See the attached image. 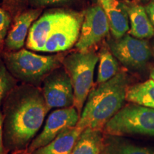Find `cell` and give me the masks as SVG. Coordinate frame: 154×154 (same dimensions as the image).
I'll use <instances>...</instances> for the list:
<instances>
[{"label":"cell","mask_w":154,"mask_h":154,"mask_svg":"<svg viewBox=\"0 0 154 154\" xmlns=\"http://www.w3.org/2000/svg\"><path fill=\"white\" fill-rule=\"evenodd\" d=\"M128 87V76L120 72L91 90L76 126L101 131L124 106Z\"/></svg>","instance_id":"obj_3"},{"label":"cell","mask_w":154,"mask_h":154,"mask_svg":"<svg viewBox=\"0 0 154 154\" xmlns=\"http://www.w3.org/2000/svg\"><path fill=\"white\" fill-rule=\"evenodd\" d=\"M79 119L80 114L74 106L54 111L48 116L42 131L29 146V153L49 143L64 131L76 126Z\"/></svg>","instance_id":"obj_10"},{"label":"cell","mask_w":154,"mask_h":154,"mask_svg":"<svg viewBox=\"0 0 154 154\" xmlns=\"http://www.w3.org/2000/svg\"><path fill=\"white\" fill-rule=\"evenodd\" d=\"M103 139L101 130L84 128L71 154H100Z\"/></svg>","instance_id":"obj_15"},{"label":"cell","mask_w":154,"mask_h":154,"mask_svg":"<svg viewBox=\"0 0 154 154\" xmlns=\"http://www.w3.org/2000/svg\"><path fill=\"white\" fill-rule=\"evenodd\" d=\"M82 131V128L78 126L69 128L49 143L35 150L31 154H71Z\"/></svg>","instance_id":"obj_14"},{"label":"cell","mask_w":154,"mask_h":154,"mask_svg":"<svg viewBox=\"0 0 154 154\" xmlns=\"http://www.w3.org/2000/svg\"><path fill=\"white\" fill-rule=\"evenodd\" d=\"M109 47L117 60L126 68L133 70L143 68L151 57L149 43L129 34L119 39L110 40Z\"/></svg>","instance_id":"obj_7"},{"label":"cell","mask_w":154,"mask_h":154,"mask_svg":"<svg viewBox=\"0 0 154 154\" xmlns=\"http://www.w3.org/2000/svg\"><path fill=\"white\" fill-rule=\"evenodd\" d=\"M150 76H151V79L154 81V68H153L151 70V72H150Z\"/></svg>","instance_id":"obj_26"},{"label":"cell","mask_w":154,"mask_h":154,"mask_svg":"<svg viewBox=\"0 0 154 154\" xmlns=\"http://www.w3.org/2000/svg\"><path fill=\"white\" fill-rule=\"evenodd\" d=\"M146 11L149 17L152 25L154 26V0H151L146 7Z\"/></svg>","instance_id":"obj_24"},{"label":"cell","mask_w":154,"mask_h":154,"mask_svg":"<svg viewBox=\"0 0 154 154\" xmlns=\"http://www.w3.org/2000/svg\"><path fill=\"white\" fill-rule=\"evenodd\" d=\"M100 2L101 7L105 11L116 7L119 4L117 0H100Z\"/></svg>","instance_id":"obj_25"},{"label":"cell","mask_w":154,"mask_h":154,"mask_svg":"<svg viewBox=\"0 0 154 154\" xmlns=\"http://www.w3.org/2000/svg\"><path fill=\"white\" fill-rule=\"evenodd\" d=\"M109 20L111 32L116 39L126 35L129 29L128 13L122 3L119 2L116 7L105 11Z\"/></svg>","instance_id":"obj_17"},{"label":"cell","mask_w":154,"mask_h":154,"mask_svg":"<svg viewBox=\"0 0 154 154\" xmlns=\"http://www.w3.org/2000/svg\"><path fill=\"white\" fill-rule=\"evenodd\" d=\"M43 9H26L14 19V24L9 31L5 46L9 51L20 50L24 47L33 23L41 16Z\"/></svg>","instance_id":"obj_11"},{"label":"cell","mask_w":154,"mask_h":154,"mask_svg":"<svg viewBox=\"0 0 154 154\" xmlns=\"http://www.w3.org/2000/svg\"><path fill=\"white\" fill-rule=\"evenodd\" d=\"M81 1L82 0H29V5L32 8L37 9H43L46 7L71 9L77 7Z\"/></svg>","instance_id":"obj_20"},{"label":"cell","mask_w":154,"mask_h":154,"mask_svg":"<svg viewBox=\"0 0 154 154\" xmlns=\"http://www.w3.org/2000/svg\"><path fill=\"white\" fill-rule=\"evenodd\" d=\"M84 20V11L51 8L33 23L26 38V47L43 53H58L76 45Z\"/></svg>","instance_id":"obj_2"},{"label":"cell","mask_w":154,"mask_h":154,"mask_svg":"<svg viewBox=\"0 0 154 154\" xmlns=\"http://www.w3.org/2000/svg\"><path fill=\"white\" fill-rule=\"evenodd\" d=\"M98 61L99 56L89 50L73 52L62 60L74 88V106L80 116L93 86L94 70Z\"/></svg>","instance_id":"obj_5"},{"label":"cell","mask_w":154,"mask_h":154,"mask_svg":"<svg viewBox=\"0 0 154 154\" xmlns=\"http://www.w3.org/2000/svg\"><path fill=\"white\" fill-rule=\"evenodd\" d=\"M15 86L16 82L14 77L9 72L3 59L0 58V105Z\"/></svg>","instance_id":"obj_19"},{"label":"cell","mask_w":154,"mask_h":154,"mask_svg":"<svg viewBox=\"0 0 154 154\" xmlns=\"http://www.w3.org/2000/svg\"><path fill=\"white\" fill-rule=\"evenodd\" d=\"M109 24L107 15L103 7L95 5L84 11L81 32L76 44L80 51H86L98 44L109 34Z\"/></svg>","instance_id":"obj_9"},{"label":"cell","mask_w":154,"mask_h":154,"mask_svg":"<svg viewBox=\"0 0 154 154\" xmlns=\"http://www.w3.org/2000/svg\"><path fill=\"white\" fill-rule=\"evenodd\" d=\"M106 134L141 135L154 138V109L131 103L109 121L103 128Z\"/></svg>","instance_id":"obj_6"},{"label":"cell","mask_w":154,"mask_h":154,"mask_svg":"<svg viewBox=\"0 0 154 154\" xmlns=\"http://www.w3.org/2000/svg\"><path fill=\"white\" fill-rule=\"evenodd\" d=\"M29 0H2V8L15 19L19 14L26 10Z\"/></svg>","instance_id":"obj_21"},{"label":"cell","mask_w":154,"mask_h":154,"mask_svg":"<svg viewBox=\"0 0 154 154\" xmlns=\"http://www.w3.org/2000/svg\"><path fill=\"white\" fill-rule=\"evenodd\" d=\"M126 100L135 104L154 109V81L151 79L144 82L128 86Z\"/></svg>","instance_id":"obj_16"},{"label":"cell","mask_w":154,"mask_h":154,"mask_svg":"<svg viewBox=\"0 0 154 154\" xmlns=\"http://www.w3.org/2000/svg\"><path fill=\"white\" fill-rule=\"evenodd\" d=\"M49 111L43 93L31 84L15 86L3 106V138L7 151H21L32 143Z\"/></svg>","instance_id":"obj_1"},{"label":"cell","mask_w":154,"mask_h":154,"mask_svg":"<svg viewBox=\"0 0 154 154\" xmlns=\"http://www.w3.org/2000/svg\"><path fill=\"white\" fill-rule=\"evenodd\" d=\"M3 138V116L0 109V154H7Z\"/></svg>","instance_id":"obj_23"},{"label":"cell","mask_w":154,"mask_h":154,"mask_svg":"<svg viewBox=\"0 0 154 154\" xmlns=\"http://www.w3.org/2000/svg\"><path fill=\"white\" fill-rule=\"evenodd\" d=\"M11 14L5 9L0 8V48L4 46L5 39L9 33L11 23Z\"/></svg>","instance_id":"obj_22"},{"label":"cell","mask_w":154,"mask_h":154,"mask_svg":"<svg viewBox=\"0 0 154 154\" xmlns=\"http://www.w3.org/2000/svg\"><path fill=\"white\" fill-rule=\"evenodd\" d=\"M131 22L129 34L137 38H149L154 35V29L146 9L137 4H123Z\"/></svg>","instance_id":"obj_13"},{"label":"cell","mask_w":154,"mask_h":154,"mask_svg":"<svg viewBox=\"0 0 154 154\" xmlns=\"http://www.w3.org/2000/svg\"><path fill=\"white\" fill-rule=\"evenodd\" d=\"M99 70L97 84L104 83L119 73V63L116 58L113 55L110 49L102 48L99 55Z\"/></svg>","instance_id":"obj_18"},{"label":"cell","mask_w":154,"mask_h":154,"mask_svg":"<svg viewBox=\"0 0 154 154\" xmlns=\"http://www.w3.org/2000/svg\"><path fill=\"white\" fill-rule=\"evenodd\" d=\"M42 93L49 109H63L74 106L72 83L63 67H58L46 76L43 81Z\"/></svg>","instance_id":"obj_8"},{"label":"cell","mask_w":154,"mask_h":154,"mask_svg":"<svg viewBox=\"0 0 154 154\" xmlns=\"http://www.w3.org/2000/svg\"><path fill=\"white\" fill-rule=\"evenodd\" d=\"M153 57H154V49H153Z\"/></svg>","instance_id":"obj_27"},{"label":"cell","mask_w":154,"mask_h":154,"mask_svg":"<svg viewBox=\"0 0 154 154\" xmlns=\"http://www.w3.org/2000/svg\"><path fill=\"white\" fill-rule=\"evenodd\" d=\"M62 60L59 55H40L26 49L4 53L3 61L10 74L25 84L36 86Z\"/></svg>","instance_id":"obj_4"},{"label":"cell","mask_w":154,"mask_h":154,"mask_svg":"<svg viewBox=\"0 0 154 154\" xmlns=\"http://www.w3.org/2000/svg\"><path fill=\"white\" fill-rule=\"evenodd\" d=\"M100 154H154V146L139 145L121 136H103Z\"/></svg>","instance_id":"obj_12"}]
</instances>
